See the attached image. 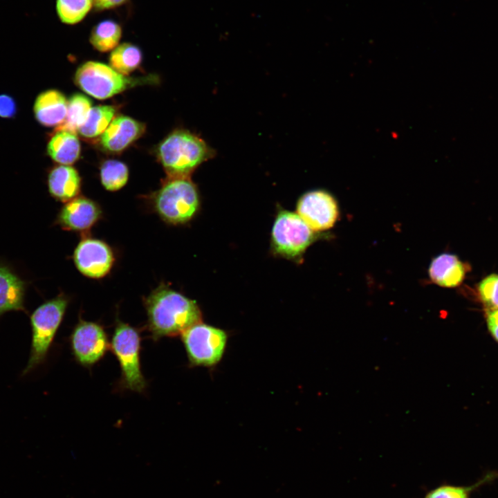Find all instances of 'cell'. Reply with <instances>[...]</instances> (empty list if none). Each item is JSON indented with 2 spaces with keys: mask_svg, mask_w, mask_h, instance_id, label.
I'll list each match as a JSON object with an SVG mask.
<instances>
[{
  "mask_svg": "<svg viewBox=\"0 0 498 498\" xmlns=\"http://www.w3.org/2000/svg\"><path fill=\"white\" fill-rule=\"evenodd\" d=\"M144 303L147 328L154 340L181 335L202 320L201 309L194 300L164 284L155 288Z\"/></svg>",
  "mask_w": 498,
  "mask_h": 498,
  "instance_id": "1",
  "label": "cell"
},
{
  "mask_svg": "<svg viewBox=\"0 0 498 498\" xmlns=\"http://www.w3.org/2000/svg\"><path fill=\"white\" fill-rule=\"evenodd\" d=\"M156 154L168 177H190L201 164L213 158L216 151L200 136L177 129L161 141Z\"/></svg>",
  "mask_w": 498,
  "mask_h": 498,
  "instance_id": "2",
  "label": "cell"
},
{
  "mask_svg": "<svg viewBox=\"0 0 498 498\" xmlns=\"http://www.w3.org/2000/svg\"><path fill=\"white\" fill-rule=\"evenodd\" d=\"M68 302L69 299L65 295L59 294L39 305L30 315V350L21 376L30 374L46 360Z\"/></svg>",
  "mask_w": 498,
  "mask_h": 498,
  "instance_id": "3",
  "label": "cell"
},
{
  "mask_svg": "<svg viewBox=\"0 0 498 498\" xmlns=\"http://www.w3.org/2000/svg\"><path fill=\"white\" fill-rule=\"evenodd\" d=\"M151 204L165 222L183 224L190 221L199 209V190L190 177H168L153 194Z\"/></svg>",
  "mask_w": 498,
  "mask_h": 498,
  "instance_id": "4",
  "label": "cell"
},
{
  "mask_svg": "<svg viewBox=\"0 0 498 498\" xmlns=\"http://www.w3.org/2000/svg\"><path fill=\"white\" fill-rule=\"evenodd\" d=\"M110 348L120 367V387L122 389L143 392L147 387V381L140 366V335L138 330L118 320Z\"/></svg>",
  "mask_w": 498,
  "mask_h": 498,
  "instance_id": "5",
  "label": "cell"
},
{
  "mask_svg": "<svg viewBox=\"0 0 498 498\" xmlns=\"http://www.w3.org/2000/svg\"><path fill=\"white\" fill-rule=\"evenodd\" d=\"M156 77L131 78L101 62L88 61L80 65L74 76L75 84L86 93L99 100L118 94L141 84L154 82Z\"/></svg>",
  "mask_w": 498,
  "mask_h": 498,
  "instance_id": "6",
  "label": "cell"
},
{
  "mask_svg": "<svg viewBox=\"0 0 498 498\" xmlns=\"http://www.w3.org/2000/svg\"><path fill=\"white\" fill-rule=\"evenodd\" d=\"M315 239L314 231L297 213L285 210L278 212L271 234L275 254L298 259Z\"/></svg>",
  "mask_w": 498,
  "mask_h": 498,
  "instance_id": "7",
  "label": "cell"
},
{
  "mask_svg": "<svg viewBox=\"0 0 498 498\" xmlns=\"http://www.w3.org/2000/svg\"><path fill=\"white\" fill-rule=\"evenodd\" d=\"M181 335L191 365L210 367L221 360L228 341L224 330L200 322Z\"/></svg>",
  "mask_w": 498,
  "mask_h": 498,
  "instance_id": "8",
  "label": "cell"
},
{
  "mask_svg": "<svg viewBox=\"0 0 498 498\" xmlns=\"http://www.w3.org/2000/svg\"><path fill=\"white\" fill-rule=\"evenodd\" d=\"M75 360L89 367L100 361L110 347L108 336L99 324L80 320L69 338Z\"/></svg>",
  "mask_w": 498,
  "mask_h": 498,
  "instance_id": "9",
  "label": "cell"
},
{
  "mask_svg": "<svg viewBox=\"0 0 498 498\" xmlns=\"http://www.w3.org/2000/svg\"><path fill=\"white\" fill-rule=\"evenodd\" d=\"M297 214L314 231L332 228L339 216L338 203L326 190H315L304 194L297 203Z\"/></svg>",
  "mask_w": 498,
  "mask_h": 498,
  "instance_id": "10",
  "label": "cell"
},
{
  "mask_svg": "<svg viewBox=\"0 0 498 498\" xmlns=\"http://www.w3.org/2000/svg\"><path fill=\"white\" fill-rule=\"evenodd\" d=\"M73 260L78 270L84 276L99 279L109 273L115 259L107 243L88 237L77 246Z\"/></svg>",
  "mask_w": 498,
  "mask_h": 498,
  "instance_id": "11",
  "label": "cell"
},
{
  "mask_svg": "<svg viewBox=\"0 0 498 498\" xmlns=\"http://www.w3.org/2000/svg\"><path fill=\"white\" fill-rule=\"evenodd\" d=\"M101 216L98 204L86 197L77 196L61 208L55 223L66 230L82 232L93 227Z\"/></svg>",
  "mask_w": 498,
  "mask_h": 498,
  "instance_id": "12",
  "label": "cell"
},
{
  "mask_svg": "<svg viewBox=\"0 0 498 498\" xmlns=\"http://www.w3.org/2000/svg\"><path fill=\"white\" fill-rule=\"evenodd\" d=\"M145 124L126 116L113 119L100 136L103 149L110 153H119L127 149L145 133Z\"/></svg>",
  "mask_w": 498,
  "mask_h": 498,
  "instance_id": "13",
  "label": "cell"
},
{
  "mask_svg": "<svg viewBox=\"0 0 498 498\" xmlns=\"http://www.w3.org/2000/svg\"><path fill=\"white\" fill-rule=\"evenodd\" d=\"M470 265L454 254L444 252L431 261L428 274L431 281L443 288H456L464 281Z\"/></svg>",
  "mask_w": 498,
  "mask_h": 498,
  "instance_id": "14",
  "label": "cell"
},
{
  "mask_svg": "<svg viewBox=\"0 0 498 498\" xmlns=\"http://www.w3.org/2000/svg\"><path fill=\"white\" fill-rule=\"evenodd\" d=\"M27 282L8 264L0 262V317L10 311H24Z\"/></svg>",
  "mask_w": 498,
  "mask_h": 498,
  "instance_id": "15",
  "label": "cell"
},
{
  "mask_svg": "<svg viewBox=\"0 0 498 498\" xmlns=\"http://www.w3.org/2000/svg\"><path fill=\"white\" fill-rule=\"evenodd\" d=\"M68 100L64 95L55 89L46 90L37 97L34 103V114L43 126L58 127L65 120Z\"/></svg>",
  "mask_w": 498,
  "mask_h": 498,
  "instance_id": "16",
  "label": "cell"
},
{
  "mask_svg": "<svg viewBox=\"0 0 498 498\" xmlns=\"http://www.w3.org/2000/svg\"><path fill=\"white\" fill-rule=\"evenodd\" d=\"M47 184L50 196L66 203L77 196L80 191L81 178L74 167L60 165L50 171Z\"/></svg>",
  "mask_w": 498,
  "mask_h": 498,
  "instance_id": "17",
  "label": "cell"
},
{
  "mask_svg": "<svg viewBox=\"0 0 498 498\" xmlns=\"http://www.w3.org/2000/svg\"><path fill=\"white\" fill-rule=\"evenodd\" d=\"M80 143L75 133L64 131H55L47 145L49 156L56 163L70 165L80 155Z\"/></svg>",
  "mask_w": 498,
  "mask_h": 498,
  "instance_id": "18",
  "label": "cell"
},
{
  "mask_svg": "<svg viewBox=\"0 0 498 498\" xmlns=\"http://www.w3.org/2000/svg\"><path fill=\"white\" fill-rule=\"evenodd\" d=\"M122 28L113 19H104L94 26L89 37L91 45L100 52L113 50L120 40Z\"/></svg>",
  "mask_w": 498,
  "mask_h": 498,
  "instance_id": "19",
  "label": "cell"
},
{
  "mask_svg": "<svg viewBox=\"0 0 498 498\" xmlns=\"http://www.w3.org/2000/svg\"><path fill=\"white\" fill-rule=\"evenodd\" d=\"M91 108V102L86 95H73L68 100L65 120L55 131L64 130L76 133L86 122Z\"/></svg>",
  "mask_w": 498,
  "mask_h": 498,
  "instance_id": "20",
  "label": "cell"
},
{
  "mask_svg": "<svg viewBox=\"0 0 498 498\" xmlns=\"http://www.w3.org/2000/svg\"><path fill=\"white\" fill-rule=\"evenodd\" d=\"M142 53L140 48L125 42L116 46L109 56L110 66L118 73L128 75L140 65Z\"/></svg>",
  "mask_w": 498,
  "mask_h": 498,
  "instance_id": "21",
  "label": "cell"
},
{
  "mask_svg": "<svg viewBox=\"0 0 498 498\" xmlns=\"http://www.w3.org/2000/svg\"><path fill=\"white\" fill-rule=\"evenodd\" d=\"M116 113V108L111 105H99L92 107L84 124L78 133L84 138H95L107 129Z\"/></svg>",
  "mask_w": 498,
  "mask_h": 498,
  "instance_id": "22",
  "label": "cell"
},
{
  "mask_svg": "<svg viewBox=\"0 0 498 498\" xmlns=\"http://www.w3.org/2000/svg\"><path fill=\"white\" fill-rule=\"evenodd\" d=\"M497 478L498 472L493 471L488 472L472 485L456 486L443 483L427 491L423 498H470L474 491Z\"/></svg>",
  "mask_w": 498,
  "mask_h": 498,
  "instance_id": "23",
  "label": "cell"
},
{
  "mask_svg": "<svg viewBox=\"0 0 498 498\" xmlns=\"http://www.w3.org/2000/svg\"><path fill=\"white\" fill-rule=\"evenodd\" d=\"M129 169L122 162L107 160L100 167V180L104 187L109 191H116L127 183Z\"/></svg>",
  "mask_w": 498,
  "mask_h": 498,
  "instance_id": "24",
  "label": "cell"
},
{
  "mask_svg": "<svg viewBox=\"0 0 498 498\" xmlns=\"http://www.w3.org/2000/svg\"><path fill=\"white\" fill-rule=\"evenodd\" d=\"M93 6L92 0H57L56 11L62 23L75 24L80 22Z\"/></svg>",
  "mask_w": 498,
  "mask_h": 498,
  "instance_id": "25",
  "label": "cell"
},
{
  "mask_svg": "<svg viewBox=\"0 0 498 498\" xmlns=\"http://www.w3.org/2000/svg\"><path fill=\"white\" fill-rule=\"evenodd\" d=\"M477 291L485 311L498 309V274L492 273L482 279Z\"/></svg>",
  "mask_w": 498,
  "mask_h": 498,
  "instance_id": "26",
  "label": "cell"
},
{
  "mask_svg": "<svg viewBox=\"0 0 498 498\" xmlns=\"http://www.w3.org/2000/svg\"><path fill=\"white\" fill-rule=\"evenodd\" d=\"M17 108L15 100L6 94L0 95V116L11 118L16 113Z\"/></svg>",
  "mask_w": 498,
  "mask_h": 498,
  "instance_id": "27",
  "label": "cell"
},
{
  "mask_svg": "<svg viewBox=\"0 0 498 498\" xmlns=\"http://www.w3.org/2000/svg\"><path fill=\"white\" fill-rule=\"evenodd\" d=\"M485 317L488 330L498 343V309L486 310Z\"/></svg>",
  "mask_w": 498,
  "mask_h": 498,
  "instance_id": "28",
  "label": "cell"
},
{
  "mask_svg": "<svg viewBox=\"0 0 498 498\" xmlns=\"http://www.w3.org/2000/svg\"><path fill=\"white\" fill-rule=\"evenodd\" d=\"M127 1V0H92L93 6L98 10H108L120 6Z\"/></svg>",
  "mask_w": 498,
  "mask_h": 498,
  "instance_id": "29",
  "label": "cell"
}]
</instances>
